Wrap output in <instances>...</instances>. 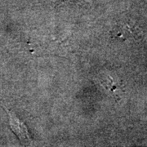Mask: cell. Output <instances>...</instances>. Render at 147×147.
<instances>
[{"label":"cell","mask_w":147,"mask_h":147,"mask_svg":"<svg viewBox=\"0 0 147 147\" xmlns=\"http://www.w3.org/2000/svg\"><path fill=\"white\" fill-rule=\"evenodd\" d=\"M111 33L112 37L117 38H126L137 34V31L133 29L131 25L127 23H120L113 30Z\"/></svg>","instance_id":"3"},{"label":"cell","mask_w":147,"mask_h":147,"mask_svg":"<svg viewBox=\"0 0 147 147\" xmlns=\"http://www.w3.org/2000/svg\"><path fill=\"white\" fill-rule=\"evenodd\" d=\"M8 116H9V123L11 129L13 133L18 137L19 141L23 145H29L31 143V140L29 136V132L25 123L11 110L6 109Z\"/></svg>","instance_id":"1"},{"label":"cell","mask_w":147,"mask_h":147,"mask_svg":"<svg viewBox=\"0 0 147 147\" xmlns=\"http://www.w3.org/2000/svg\"><path fill=\"white\" fill-rule=\"evenodd\" d=\"M100 83L105 89L108 92H110V95H112L113 97H115V99H119L120 97V93L122 92L120 85L119 84V82L114 81V79L111 76L104 75L101 78Z\"/></svg>","instance_id":"2"}]
</instances>
